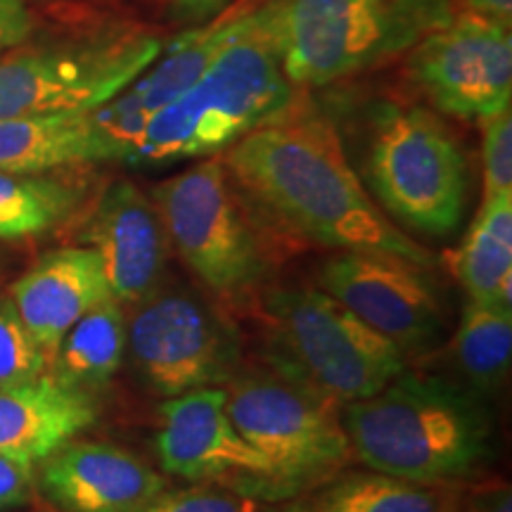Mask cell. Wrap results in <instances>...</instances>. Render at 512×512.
Wrapping results in <instances>:
<instances>
[{"label": "cell", "instance_id": "cell-1", "mask_svg": "<svg viewBox=\"0 0 512 512\" xmlns=\"http://www.w3.org/2000/svg\"><path fill=\"white\" fill-rule=\"evenodd\" d=\"M249 200L285 238L328 249H373L434 266V254L377 207L337 126L292 110L221 152Z\"/></svg>", "mask_w": 512, "mask_h": 512}, {"label": "cell", "instance_id": "cell-2", "mask_svg": "<svg viewBox=\"0 0 512 512\" xmlns=\"http://www.w3.org/2000/svg\"><path fill=\"white\" fill-rule=\"evenodd\" d=\"M339 420L358 463L406 482L467 486L496 456L489 399L434 373L406 368Z\"/></svg>", "mask_w": 512, "mask_h": 512}, {"label": "cell", "instance_id": "cell-3", "mask_svg": "<svg viewBox=\"0 0 512 512\" xmlns=\"http://www.w3.org/2000/svg\"><path fill=\"white\" fill-rule=\"evenodd\" d=\"M302 91L285 76L266 5L238 17L230 41L204 74L147 121L128 164L214 157L247 133L299 107Z\"/></svg>", "mask_w": 512, "mask_h": 512}, {"label": "cell", "instance_id": "cell-4", "mask_svg": "<svg viewBox=\"0 0 512 512\" xmlns=\"http://www.w3.org/2000/svg\"><path fill=\"white\" fill-rule=\"evenodd\" d=\"M150 197L171 252L216 299L247 304L271 287L278 228L249 200L221 155L157 183Z\"/></svg>", "mask_w": 512, "mask_h": 512}, {"label": "cell", "instance_id": "cell-5", "mask_svg": "<svg viewBox=\"0 0 512 512\" xmlns=\"http://www.w3.org/2000/svg\"><path fill=\"white\" fill-rule=\"evenodd\" d=\"M285 76L325 88L403 57L456 17V0H266Z\"/></svg>", "mask_w": 512, "mask_h": 512}, {"label": "cell", "instance_id": "cell-6", "mask_svg": "<svg viewBox=\"0 0 512 512\" xmlns=\"http://www.w3.org/2000/svg\"><path fill=\"white\" fill-rule=\"evenodd\" d=\"M358 164L373 200L399 228L446 238L463 223L467 159L437 114L377 100L358 121Z\"/></svg>", "mask_w": 512, "mask_h": 512}, {"label": "cell", "instance_id": "cell-7", "mask_svg": "<svg viewBox=\"0 0 512 512\" xmlns=\"http://www.w3.org/2000/svg\"><path fill=\"white\" fill-rule=\"evenodd\" d=\"M261 313L271 370L335 406L373 396L411 366L389 339L318 285L268 287Z\"/></svg>", "mask_w": 512, "mask_h": 512}, {"label": "cell", "instance_id": "cell-8", "mask_svg": "<svg viewBox=\"0 0 512 512\" xmlns=\"http://www.w3.org/2000/svg\"><path fill=\"white\" fill-rule=\"evenodd\" d=\"M164 53L155 31L100 24L0 55V119L91 112L131 86Z\"/></svg>", "mask_w": 512, "mask_h": 512}, {"label": "cell", "instance_id": "cell-9", "mask_svg": "<svg viewBox=\"0 0 512 512\" xmlns=\"http://www.w3.org/2000/svg\"><path fill=\"white\" fill-rule=\"evenodd\" d=\"M226 411L271 463L283 503L337 475L354 458L339 406L275 370L235 375L226 384Z\"/></svg>", "mask_w": 512, "mask_h": 512}, {"label": "cell", "instance_id": "cell-10", "mask_svg": "<svg viewBox=\"0 0 512 512\" xmlns=\"http://www.w3.org/2000/svg\"><path fill=\"white\" fill-rule=\"evenodd\" d=\"M126 354L145 389L178 396L226 387L240 373V330L226 311L185 287H157L126 325Z\"/></svg>", "mask_w": 512, "mask_h": 512}, {"label": "cell", "instance_id": "cell-11", "mask_svg": "<svg viewBox=\"0 0 512 512\" xmlns=\"http://www.w3.org/2000/svg\"><path fill=\"white\" fill-rule=\"evenodd\" d=\"M318 287L389 339L408 363L444 342L448 304L430 266L373 249H339L320 264Z\"/></svg>", "mask_w": 512, "mask_h": 512}, {"label": "cell", "instance_id": "cell-12", "mask_svg": "<svg viewBox=\"0 0 512 512\" xmlns=\"http://www.w3.org/2000/svg\"><path fill=\"white\" fill-rule=\"evenodd\" d=\"M155 453L171 477L190 484H219L271 505L283 503L271 463L230 420L226 387L169 396L159 408Z\"/></svg>", "mask_w": 512, "mask_h": 512}, {"label": "cell", "instance_id": "cell-13", "mask_svg": "<svg viewBox=\"0 0 512 512\" xmlns=\"http://www.w3.org/2000/svg\"><path fill=\"white\" fill-rule=\"evenodd\" d=\"M406 76L439 112L482 121L510 110V29L472 12L456 17L408 50Z\"/></svg>", "mask_w": 512, "mask_h": 512}, {"label": "cell", "instance_id": "cell-14", "mask_svg": "<svg viewBox=\"0 0 512 512\" xmlns=\"http://www.w3.org/2000/svg\"><path fill=\"white\" fill-rule=\"evenodd\" d=\"M76 240L98 254L121 306H136L162 287L171 245L155 202L131 178H114L100 190Z\"/></svg>", "mask_w": 512, "mask_h": 512}, {"label": "cell", "instance_id": "cell-15", "mask_svg": "<svg viewBox=\"0 0 512 512\" xmlns=\"http://www.w3.org/2000/svg\"><path fill=\"white\" fill-rule=\"evenodd\" d=\"M36 486L60 512H138L169 482L126 448L69 439L41 460Z\"/></svg>", "mask_w": 512, "mask_h": 512}, {"label": "cell", "instance_id": "cell-16", "mask_svg": "<svg viewBox=\"0 0 512 512\" xmlns=\"http://www.w3.org/2000/svg\"><path fill=\"white\" fill-rule=\"evenodd\" d=\"M10 299L46 351L50 366L62 337L76 320L114 297L98 254L79 245L43 254L12 283Z\"/></svg>", "mask_w": 512, "mask_h": 512}, {"label": "cell", "instance_id": "cell-17", "mask_svg": "<svg viewBox=\"0 0 512 512\" xmlns=\"http://www.w3.org/2000/svg\"><path fill=\"white\" fill-rule=\"evenodd\" d=\"M95 418L93 394L67 387L50 373L0 387V451L41 463L55 448L79 437Z\"/></svg>", "mask_w": 512, "mask_h": 512}, {"label": "cell", "instance_id": "cell-18", "mask_svg": "<svg viewBox=\"0 0 512 512\" xmlns=\"http://www.w3.org/2000/svg\"><path fill=\"white\" fill-rule=\"evenodd\" d=\"M100 162H126V157L93 110L0 119V169L55 174Z\"/></svg>", "mask_w": 512, "mask_h": 512}, {"label": "cell", "instance_id": "cell-19", "mask_svg": "<svg viewBox=\"0 0 512 512\" xmlns=\"http://www.w3.org/2000/svg\"><path fill=\"white\" fill-rule=\"evenodd\" d=\"M463 494V484H418L368 467H344L325 482L278 503L275 512H458Z\"/></svg>", "mask_w": 512, "mask_h": 512}, {"label": "cell", "instance_id": "cell-20", "mask_svg": "<svg viewBox=\"0 0 512 512\" xmlns=\"http://www.w3.org/2000/svg\"><path fill=\"white\" fill-rule=\"evenodd\" d=\"M451 266L467 299L512 306V195L482 202Z\"/></svg>", "mask_w": 512, "mask_h": 512}, {"label": "cell", "instance_id": "cell-21", "mask_svg": "<svg viewBox=\"0 0 512 512\" xmlns=\"http://www.w3.org/2000/svg\"><path fill=\"white\" fill-rule=\"evenodd\" d=\"M128 318L117 299L95 306L62 337L48 373L67 387L93 394L110 384L126 356Z\"/></svg>", "mask_w": 512, "mask_h": 512}, {"label": "cell", "instance_id": "cell-22", "mask_svg": "<svg viewBox=\"0 0 512 512\" xmlns=\"http://www.w3.org/2000/svg\"><path fill=\"white\" fill-rule=\"evenodd\" d=\"M467 387L491 399L505 387L512 363V306L467 299L451 342Z\"/></svg>", "mask_w": 512, "mask_h": 512}, {"label": "cell", "instance_id": "cell-23", "mask_svg": "<svg viewBox=\"0 0 512 512\" xmlns=\"http://www.w3.org/2000/svg\"><path fill=\"white\" fill-rule=\"evenodd\" d=\"M83 188L50 174L0 169V240L48 233L79 209Z\"/></svg>", "mask_w": 512, "mask_h": 512}, {"label": "cell", "instance_id": "cell-24", "mask_svg": "<svg viewBox=\"0 0 512 512\" xmlns=\"http://www.w3.org/2000/svg\"><path fill=\"white\" fill-rule=\"evenodd\" d=\"M48 373V356L17 306L0 294V387H15Z\"/></svg>", "mask_w": 512, "mask_h": 512}, {"label": "cell", "instance_id": "cell-25", "mask_svg": "<svg viewBox=\"0 0 512 512\" xmlns=\"http://www.w3.org/2000/svg\"><path fill=\"white\" fill-rule=\"evenodd\" d=\"M138 512H275V505L242 496L219 484L166 489Z\"/></svg>", "mask_w": 512, "mask_h": 512}, {"label": "cell", "instance_id": "cell-26", "mask_svg": "<svg viewBox=\"0 0 512 512\" xmlns=\"http://www.w3.org/2000/svg\"><path fill=\"white\" fill-rule=\"evenodd\" d=\"M484 200L512 195V117L510 110L482 119Z\"/></svg>", "mask_w": 512, "mask_h": 512}, {"label": "cell", "instance_id": "cell-27", "mask_svg": "<svg viewBox=\"0 0 512 512\" xmlns=\"http://www.w3.org/2000/svg\"><path fill=\"white\" fill-rule=\"evenodd\" d=\"M36 463L0 451V510L22 508L36 489Z\"/></svg>", "mask_w": 512, "mask_h": 512}, {"label": "cell", "instance_id": "cell-28", "mask_svg": "<svg viewBox=\"0 0 512 512\" xmlns=\"http://www.w3.org/2000/svg\"><path fill=\"white\" fill-rule=\"evenodd\" d=\"M34 27L36 19L24 0H0V55L29 41Z\"/></svg>", "mask_w": 512, "mask_h": 512}, {"label": "cell", "instance_id": "cell-29", "mask_svg": "<svg viewBox=\"0 0 512 512\" xmlns=\"http://www.w3.org/2000/svg\"><path fill=\"white\" fill-rule=\"evenodd\" d=\"M233 0H171L169 17L181 29H202L214 24Z\"/></svg>", "mask_w": 512, "mask_h": 512}, {"label": "cell", "instance_id": "cell-30", "mask_svg": "<svg viewBox=\"0 0 512 512\" xmlns=\"http://www.w3.org/2000/svg\"><path fill=\"white\" fill-rule=\"evenodd\" d=\"M458 512H512L510 484H477L465 486Z\"/></svg>", "mask_w": 512, "mask_h": 512}, {"label": "cell", "instance_id": "cell-31", "mask_svg": "<svg viewBox=\"0 0 512 512\" xmlns=\"http://www.w3.org/2000/svg\"><path fill=\"white\" fill-rule=\"evenodd\" d=\"M460 3L465 5V12L491 19V22H498L510 29L512 0H460Z\"/></svg>", "mask_w": 512, "mask_h": 512}, {"label": "cell", "instance_id": "cell-32", "mask_svg": "<svg viewBox=\"0 0 512 512\" xmlns=\"http://www.w3.org/2000/svg\"><path fill=\"white\" fill-rule=\"evenodd\" d=\"M261 3H266V0H240V3H233L230 8L223 12V15L219 19H233V17H240L245 15V12L259 8Z\"/></svg>", "mask_w": 512, "mask_h": 512}]
</instances>
